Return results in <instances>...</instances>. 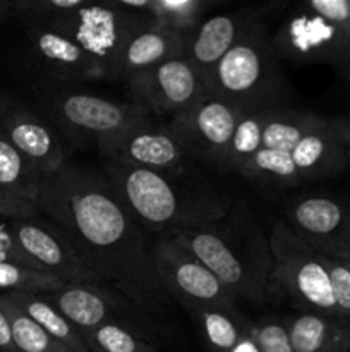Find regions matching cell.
I'll use <instances>...</instances> for the list:
<instances>
[{"label": "cell", "instance_id": "cell-1", "mask_svg": "<svg viewBox=\"0 0 350 352\" xmlns=\"http://www.w3.org/2000/svg\"><path fill=\"white\" fill-rule=\"evenodd\" d=\"M38 208L71 239L100 284L148 313L168 306L153 263V243L105 174L71 162L43 177Z\"/></svg>", "mask_w": 350, "mask_h": 352}, {"label": "cell", "instance_id": "cell-2", "mask_svg": "<svg viewBox=\"0 0 350 352\" xmlns=\"http://www.w3.org/2000/svg\"><path fill=\"white\" fill-rule=\"evenodd\" d=\"M103 174L119 198L148 234L174 236L218 222L232 208V199L182 170L158 172L103 160Z\"/></svg>", "mask_w": 350, "mask_h": 352}, {"label": "cell", "instance_id": "cell-3", "mask_svg": "<svg viewBox=\"0 0 350 352\" xmlns=\"http://www.w3.org/2000/svg\"><path fill=\"white\" fill-rule=\"evenodd\" d=\"M170 237L206 265L237 302L261 305L266 299L273 265L270 239L242 199L218 222Z\"/></svg>", "mask_w": 350, "mask_h": 352}, {"label": "cell", "instance_id": "cell-4", "mask_svg": "<svg viewBox=\"0 0 350 352\" xmlns=\"http://www.w3.org/2000/svg\"><path fill=\"white\" fill-rule=\"evenodd\" d=\"M23 98L54 124L71 146L95 143L98 148V144L150 117V112L136 103L113 102L79 89L75 82L33 81Z\"/></svg>", "mask_w": 350, "mask_h": 352}, {"label": "cell", "instance_id": "cell-5", "mask_svg": "<svg viewBox=\"0 0 350 352\" xmlns=\"http://www.w3.org/2000/svg\"><path fill=\"white\" fill-rule=\"evenodd\" d=\"M268 239L273 265L266 298L283 299L299 311L343 320L333 298L325 256L299 239L285 220H273Z\"/></svg>", "mask_w": 350, "mask_h": 352}, {"label": "cell", "instance_id": "cell-6", "mask_svg": "<svg viewBox=\"0 0 350 352\" xmlns=\"http://www.w3.org/2000/svg\"><path fill=\"white\" fill-rule=\"evenodd\" d=\"M277 57L259 16L218 62L208 79V91L240 109H266L278 86Z\"/></svg>", "mask_w": 350, "mask_h": 352}, {"label": "cell", "instance_id": "cell-7", "mask_svg": "<svg viewBox=\"0 0 350 352\" xmlns=\"http://www.w3.org/2000/svg\"><path fill=\"white\" fill-rule=\"evenodd\" d=\"M43 296L81 333L102 325H117L146 342L153 337L154 327L146 309L105 284H65Z\"/></svg>", "mask_w": 350, "mask_h": 352}, {"label": "cell", "instance_id": "cell-8", "mask_svg": "<svg viewBox=\"0 0 350 352\" xmlns=\"http://www.w3.org/2000/svg\"><path fill=\"white\" fill-rule=\"evenodd\" d=\"M278 57L294 64H328L350 76V28L312 12L302 3L271 36Z\"/></svg>", "mask_w": 350, "mask_h": 352}, {"label": "cell", "instance_id": "cell-9", "mask_svg": "<svg viewBox=\"0 0 350 352\" xmlns=\"http://www.w3.org/2000/svg\"><path fill=\"white\" fill-rule=\"evenodd\" d=\"M153 263L168 298L187 311L201 308H235V299L216 275L174 237L158 236L153 243Z\"/></svg>", "mask_w": 350, "mask_h": 352}, {"label": "cell", "instance_id": "cell-10", "mask_svg": "<svg viewBox=\"0 0 350 352\" xmlns=\"http://www.w3.org/2000/svg\"><path fill=\"white\" fill-rule=\"evenodd\" d=\"M0 131L43 175L69 162L71 143L16 93L0 91Z\"/></svg>", "mask_w": 350, "mask_h": 352}, {"label": "cell", "instance_id": "cell-11", "mask_svg": "<svg viewBox=\"0 0 350 352\" xmlns=\"http://www.w3.org/2000/svg\"><path fill=\"white\" fill-rule=\"evenodd\" d=\"M285 222L316 253L350 260V199L301 195L285 203Z\"/></svg>", "mask_w": 350, "mask_h": 352}, {"label": "cell", "instance_id": "cell-12", "mask_svg": "<svg viewBox=\"0 0 350 352\" xmlns=\"http://www.w3.org/2000/svg\"><path fill=\"white\" fill-rule=\"evenodd\" d=\"M244 113H247V110L215 93L206 91L194 105L172 117L168 127L191 157L222 168L226 148Z\"/></svg>", "mask_w": 350, "mask_h": 352}, {"label": "cell", "instance_id": "cell-13", "mask_svg": "<svg viewBox=\"0 0 350 352\" xmlns=\"http://www.w3.org/2000/svg\"><path fill=\"white\" fill-rule=\"evenodd\" d=\"M126 85L132 103L150 113H170L172 117L187 110L208 91L205 79L184 55L134 76Z\"/></svg>", "mask_w": 350, "mask_h": 352}, {"label": "cell", "instance_id": "cell-14", "mask_svg": "<svg viewBox=\"0 0 350 352\" xmlns=\"http://www.w3.org/2000/svg\"><path fill=\"white\" fill-rule=\"evenodd\" d=\"M12 232L23 253L40 272L64 284H100L64 230L54 222L30 217L12 220Z\"/></svg>", "mask_w": 350, "mask_h": 352}, {"label": "cell", "instance_id": "cell-15", "mask_svg": "<svg viewBox=\"0 0 350 352\" xmlns=\"http://www.w3.org/2000/svg\"><path fill=\"white\" fill-rule=\"evenodd\" d=\"M98 151L103 160L158 172L184 170L185 158L191 157L170 127L160 126L150 117L98 144Z\"/></svg>", "mask_w": 350, "mask_h": 352}, {"label": "cell", "instance_id": "cell-16", "mask_svg": "<svg viewBox=\"0 0 350 352\" xmlns=\"http://www.w3.org/2000/svg\"><path fill=\"white\" fill-rule=\"evenodd\" d=\"M184 36L154 23L134 28L120 45L106 81L127 82L134 76L156 67L161 62L182 55Z\"/></svg>", "mask_w": 350, "mask_h": 352}, {"label": "cell", "instance_id": "cell-17", "mask_svg": "<svg viewBox=\"0 0 350 352\" xmlns=\"http://www.w3.org/2000/svg\"><path fill=\"white\" fill-rule=\"evenodd\" d=\"M256 17L257 14L249 12V10L218 14V16L201 21L184 38L182 55L201 74L206 85L218 62L237 43V40L242 36L244 31Z\"/></svg>", "mask_w": 350, "mask_h": 352}, {"label": "cell", "instance_id": "cell-18", "mask_svg": "<svg viewBox=\"0 0 350 352\" xmlns=\"http://www.w3.org/2000/svg\"><path fill=\"white\" fill-rule=\"evenodd\" d=\"M290 155L302 181L328 177L343 170L349 164L345 150L331 126V119H325L321 126L305 134Z\"/></svg>", "mask_w": 350, "mask_h": 352}, {"label": "cell", "instance_id": "cell-19", "mask_svg": "<svg viewBox=\"0 0 350 352\" xmlns=\"http://www.w3.org/2000/svg\"><path fill=\"white\" fill-rule=\"evenodd\" d=\"M294 352H350V323L299 311L283 322Z\"/></svg>", "mask_w": 350, "mask_h": 352}, {"label": "cell", "instance_id": "cell-20", "mask_svg": "<svg viewBox=\"0 0 350 352\" xmlns=\"http://www.w3.org/2000/svg\"><path fill=\"white\" fill-rule=\"evenodd\" d=\"M12 305H16L24 315L30 316L36 325L54 339L67 346L74 352H89L84 337L75 329L43 294H30V292H9L3 294Z\"/></svg>", "mask_w": 350, "mask_h": 352}, {"label": "cell", "instance_id": "cell-21", "mask_svg": "<svg viewBox=\"0 0 350 352\" xmlns=\"http://www.w3.org/2000/svg\"><path fill=\"white\" fill-rule=\"evenodd\" d=\"M191 315L211 352H232L250 329L237 308H201Z\"/></svg>", "mask_w": 350, "mask_h": 352}, {"label": "cell", "instance_id": "cell-22", "mask_svg": "<svg viewBox=\"0 0 350 352\" xmlns=\"http://www.w3.org/2000/svg\"><path fill=\"white\" fill-rule=\"evenodd\" d=\"M326 117L299 110L273 109L263 131V146L266 150L292 151L299 141L325 122Z\"/></svg>", "mask_w": 350, "mask_h": 352}, {"label": "cell", "instance_id": "cell-23", "mask_svg": "<svg viewBox=\"0 0 350 352\" xmlns=\"http://www.w3.org/2000/svg\"><path fill=\"white\" fill-rule=\"evenodd\" d=\"M43 177L0 131V184L23 198L36 201Z\"/></svg>", "mask_w": 350, "mask_h": 352}, {"label": "cell", "instance_id": "cell-24", "mask_svg": "<svg viewBox=\"0 0 350 352\" xmlns=\"http://www.w3.org/2000/svg\"><path fill=\"white\" fill-rule=\"evenodd\" d=\"M271 110H273V107L250 110V112L244 113L242 119L237 124L235 131H233L232 141H230L229 148H226L222 170L239 172L240 167L256 151L261 150V146H263L264 124H266V119Z\"/></svg>", "mask_w": 350, "mask_h": 352}, {"label": "cell", "instance_id": "cell-25", "mask_svg": "<svg viewBox=\"0 0 350 352\" xmlns=\"http://www.w3.org/2000/svg\"><path fill=\"white\" fill-rule=\"evenodd\" d=\"M240 175L253 181L278 186H295L302 181L295 168L290 151L261 148L240 167Z\"/></svg>", "mask_w": 350, "mask_h": 352}, {"label": "cell", "instance_id": "cell-26", "mask_svg": "<svg viewBox=\"0 0 350 352\" xmlns=\"http://www.w3.org/2000/svg\"><path fill=\"white\" fill-rule=\"evenodd\" d=\"M0 305L9 316L17 352H74L58 342L57 339H54L50 333L45 332L40 325H36L30 316L24 315L3 294H0Z\"/></svg>", "mask_w": 350, "mask_h": 352}, {"label": "cell", "instance_id": "cell-27", "mask_svg": "<svg viewBox=\"0 0 350 352\" xmlns=\"http://www.w3.org/2000/svg\"><path fill=\"white\" fill-rule=\"evenodd\" d=\"M151 21L174 33L187 36L201 23L202 0H151Z\"/></svg>", "mask_w": 350, "mask_h": 352}, {"label": "cell", "instance_id": "cell-28", "mask_svg": "<svg viewBox=\"0 0 350 352\" xmlns=\"http://www.w3.org/2000/svg\"><path fill=\"white\" fill-rule=\"evenodd\" d=\"M64 285L60 278L45 272L10 261L0 263V294H9V292L48 294L58 291Z\"/></svg>", "mask_w": 350, "mask_h": 352}, {"label": "cell", "instance_id": "cell-29", "mask_svg": "<svg viewBox=\"0 0 350 352\" xmlns=\"http://www.w3.org/2000/svg\"><path fill=\"white\" fill-rule=\"evenodd\" d=\"M89 352H158L153 344L117 325H102L82 332Z\"/></svg>", "mask_w": 350, "mask_h": 352}, {"label": "cell", "instance_id": "cell-30", "mask_svg": "<svg viewBox=\"0 0 350 352\" xmlns=\"http://www.w3.org/2000/svg\"><path fill=\"white\" fill-rule=\"evenodd\" d=\"M257 352H294L287 329L281 322L264 320L249 329Z\"/></svg>", "mask_w": 350, "mask_h": 352}, {"label": "cell", "instance_id": "cell-31", "mask_svg": "<svg viewBox=\"0 0 350 352\" xmlns=\"http://www.w3.org/2000/svg\"><path fill=\"white\" fill-rule=\"evenodd\" d=\"M325 265L340 316L350 323V265L347 263V260H335V258L326 256Z\"/></svg>", "mask_w": 350, "mask_h": 352}, {"label": "cell", "instance_id": "cell-32", "mask_svg": "<svg viewBox=\"0 0 350 352\" xmlns=\"http://www.w3.org/2000/svg\"><path fill=\"white\" fill-rule=\"evenodd\" d=\"M38 213H40V208L36 201L23 198L0 184V217L2 219H30V217H36Z\"/></svg>", "mask_w": 350, "mask_h": 352}, {"label": "cell", "instance_id": "cell-33", "mask_svg": "<svg viewBox=\"0 0 350 352\" xmlns=\"http://www.w3.org/2000/svg\"><path fill=\"white\" fill-rule=\"evenodd\" d=\"M10 261V263H19L24 267H30L38 270L33 261L23 253V250L17 244L12 232V220L2 219L0 217V263Z\"/></svg>", "mask_w": 350, "mask_h": 352}, {"label": "cell", "instance_id": "cell-34", "mask_svg": "<svg viewBox=\"0 0 350 352\" xmlns=\"http://www.w3.org/2000/svg\"><path fill=\"white\" fill-rule=\"evenodd\" d=\"M0 352H17L16 344H14L9 316H7L2 305H0Z\"/></svg>", "mask_w": 350, "mask_h": 352}, {"label": "cell", "instance_id": "cell-35", "mask_svg": "<svg viewBox=\"0 0 350 352\" xmlns=\"http://www.w3.org/2000/svg\"><path fill=\"white\" fill-rule=\"evenodd\" d=\"M331 126L350 162V119H347V117H335V119H331Z\"/></svg>", "mask_w": 350, "mask_h": 352}, {"label": "cell", "instance_id": "cell-36", "mask_svg": "<svg viewBox=\"0 0 350 352\" xmlns=\"http://www.w3.org/2000/svg\"><path fill=\"white\" fill-rule=\"evenodd\" d=\"M17 16L16 0H0V21Z\"/></svg>", "mask_w": 350, "mask_h": 352}, {"label": "cell", "instance_id": "cell-37", "mask_svg": "<svg viewBox=\"0 0 350 352\" xmlns=\"http://www.w3.org/2000/svg\"><path fill=\"white\" fill-rule=\"evenodd\" d=\"M232 352H257V347L256 344H254L253 337H250V332L237 344V347Z\"/></svg>", "mask_w": 350, "mask_h": 352}, {"label": "cell", "instance_id": "cell-38", "mask_svg": "<svg viewBox=\"0 0 350 352\" xmlns=\"http://www.w3.org/2000/svg\"><path fill=\"white\" fill-rule=\"evenodd\" d=\"M347 263H349V265H350V260H347Z\"/></svg>", "mask_w": 350, "mask_h": 352}]
</instances>
